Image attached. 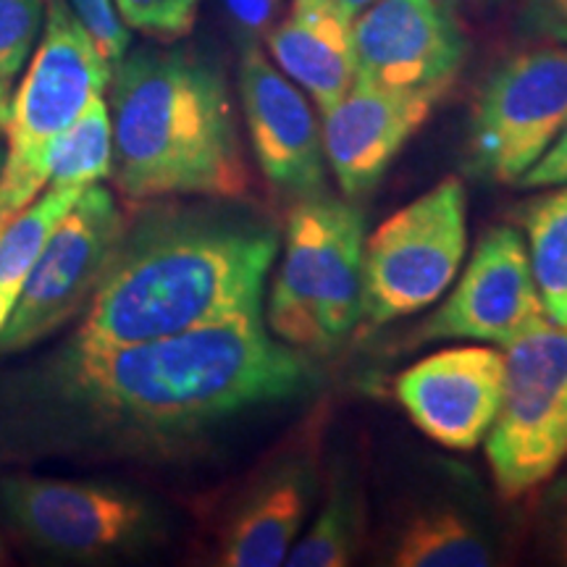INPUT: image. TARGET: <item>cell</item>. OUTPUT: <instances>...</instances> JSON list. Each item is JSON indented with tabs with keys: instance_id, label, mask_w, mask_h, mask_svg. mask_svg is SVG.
<instances>
[{
	"instance_id": "10",
	"label": "cell",
	"mask_w": 567,
	"mask_h": 567,
	"mask_svg": "<svg viewBox=\"0 0 567 567\" xmlns=\"http://www.w3.org/2000/svg\"><path fill=\"white\" fill-rule=\"evenodd\" d=\"M544 318L526 239L502 224L481 234L452 295L421 323L415 342L465 339L507 347Z\"/></svg>"
},
{
	"instance_id": "20",
	"label": "cell",
	"mask_w": 567,
	"mask_h": 567,
	"mask_svg": "<svg viewBox=\"0 0 567 567\" xmlns=\"http://www.w3.org/2000/svg\"><path fill=\"white\" fill-rule=\"evenodd\" d=\"M363 492L337 471L326 486V499L316 520L289 549V567H347L363 549Z\"/></svg>"
},
{
	"instance_id": "19",
	"label": "cell",
	"mask_w": 567,
	"mask_h": 567,
	"mask_svg": "<svg viewBox=\"0 0 567 567\" xmlns=\"http://www.w3.org/2000/svg\"><path fill=\"white\" fill-rule=\"evenodd\" d=\"M392 567H486L494 544L486 528L455 502H429L396 523L386 544Z\"/></svg>"
},
{
	"instance_id": "30",
	"label": "cell",
	"mask_w": 567,
	"mask_h": 567,
	"mask_svg": "<svg viewBox=\"0 0 567 567\" xmlns=\"http://www.w3.org/2000/svg\"><path fill=\"white\" fill-rule=\"evenodd\" d=\"M549 555L557 565H567V481L549 499L547 526H544Z\"/></svg>"
},
{
	"instance_id": "31",
	"label": "cell",
	"mask_w": 567,
	"mask_h": 567,
	"mask_svg": "<svg viewBox=\"0 0 567 567\" xmlns=\"http://www.w3.org/2000/svg\"><path fill=\"white\" fill-rule=\"evenodd\" d=\"M305 3H318V6H326V9L331 11H339L342 17L347 19H358L360 13H363L368 6L375 3V0H305Z\"/></svg>"
},
{
	"instance_id": "13",
	"label": "cell",
	"mask_w": 567,
	"mask_h": 567,
	"mask_svg": "<svg viewBox=\"0 0 567 567\" xmlns=\"http://www.w3.org/2000/svg\"><path fill=\"white\" fill-rule=\"evenodd\" d=\"M505 392V352L446 347L396 375L394 394L436 444L473 452L486 442Z\"/></svg>"
},
{
	"instance_id": "7",
	"label": "cell",
	"mask_w": 567,
	"mask_h": 567,
	"mask_svg": "<svg viewBox=\"0 0 567 567\" xmlns=\"http://www.w3.org/2000/svg\"><path fill=\"white\" fill-rule=\"evenodd\" d=\"M0 507L27 542L71 559L132 555L166 530L151 499L101 481L9 476L0 481Z\"/></svg>"
},
{
	"instance_id": "15",
	"label": "cell",
	"mask_w": 567,
	"mask_h": 567,
	"mask_svg": "<svg viewBox=\"0 0 567 567\" xmlns=\"http://www.w3.org/2000/svg\"><path fill=\"white\" fill-rule=\"evenodd\" d=\"M321 488L316 457L295 452L274 460L237 496L218 530L216 563L224 567H279L300 538Z\"/></svg>"
},
{
	"instance_id": "3",
	"label": "cell",
	"mask_w": 567,
	"mask_h": 567,
	"mask_svg": "<svg viewBox=\"0 0 567 567\" xmlns=\"http://www.w3.org/2000/svg\"><path fill=\"white\" fill-rule=\"evenodd\" d=\"M113 184L134 203L245 200L252 174L221 69L179 48H140L111 74Z\"/></svg>"
},
{
	"instance_id": "28",
	"label": "cell",
	"mask_w": 567,
	"mask_h": 567,
	"mask_svg": "<svg viewBox=\"0 0 567 567\" xmlns=\"http://www.w3.org/2000/svg\"><path fill=\"white\" fill-rule=\"evenodd\" d=\"M224 9L247 42H258L279 21L281 0H224Z\"/></svg>"
},
{
	"instance_id": "8",
	"label": "cell",
	"mask_w": 567,
	"mask_h": 567,
	"mask_svg": "<svg viewBox=\"0 0 567 567\" xmlns=\"http://www.w3.org/2000/svg\"><path fill=\"white\" fill-rule=\"evenodd\" d=\"M567 124V48L549 45L502 61L481 87L467 124L465 168L517 184Z\"/></svg>"
},
{
	"instance_id": "5",
	"label": "cell",
	"mask_w": 567,
	"mask_h": 567,
	"mask_svg": "<svg viewBox=\"0 0 567 567\" xmlns=\"http://www.w3.org/2000/svg\"><path fill=\"white\" fill-rule=\"evenodd\" d=\"M505 350V392L484 444L499 494L520 499L567 460V329L544 318Z\"/></svg>"
},
{
	"instance_id": "12",
	"label": "cell",
	"mask_w": 567,
	"mask_h": 567,
	"mask_svg": "<svg viewBox=\"0 0 567 567\" xmlns=\"http://www.w3.org/2000/svg\"><path fill=\"white\" fill-rule=\"evenodd\" d=\"M239 101L255 161L274 193L295 203L321 195L329 166L321 124L308 97L258 42H247L239 61Z\"/></svg>"
},
{
	"instance_id": "29",
	"label": "cell",
	"mask_w": 567,
	"mask_h": 567,
	"mask_svg": "<svg viewBox=\"0 0 567 567\" xmlns=\"http://www.w3.org/2000/svg\"><path fill=\"white\" fill-rule=\"evenodd\" d=\"M557 184H567V124L565 130L559 132V137L551 142L549 151L544 153L520 179H517L515 187L544 189L557 187Z\"/></svg>"
},
{
	"instance_id": "32",
	"label": "cell",
	"mask_w": 567,
	"mask_h": 567,
	"mask_svg": "<svg viewBox=\"0 0 567 567\" xmlns=\"http://www.w3.org/2000/svg\"><path fill=\"white\" fill-rule=\"evenodd\" d=\"M6 118H9V109H0V134L6 132Z\"/></svg>"
},
{
	"instance_id": "35",
	"label": "cell",
	"mask_w": 567,
	"mask_h": 567,
	"mask_svg": "<svg viewBox=\"0 0 567 567\" xmlns=\"http://www.w3.org/2000/svg\"><path fill=\"white\" fill-rule=\"evenodd\" d=\"M0 559H3V542H0Z\"/></svg>"
},
{
	"instance_id": "26",
	"label": "cell",
	"mask_w": 567,
	"mask_h": 567,
	"mask_svg": "<svg viewBox=\"0 0 567 567\" xmlns=\"http://www.w3.org/2000/svg\"><path fill=\"white\" fill-rule=\"evenodd\" d=\"M69 9L80 19L84 32L95 42L97 53L111 69L118 66L130 51V27L118 17L113 0H66Z\"/></svg>"
},
{
	"instance_id": "25",
	"label": "cell",
	"mask_w": 567,
	"mask_h": 567,
	"mask_svg": "<svg viewBox=\"0 0 567 567\" xmlns=\"http://www.w3.org/2000/svg\"><path fill=\"white\" fill-rule=\"evenodd\" d=\"M130 30L158 42H174L193 32L200 0H113Z\"/></svg>"
},
{
	"instance_id": "27",
	"label": "cell",
	"mask_w": 567,
	"mask_h": 567,
	"mask_svg": "<svg viewBox=\"0 0 567 567\" xmlns=\"http://www.w3.org/2000/svg\"><path fill=\"white\" fill-rule=\"evenodd\" d=\"M517 30L530 40L567 48V0H523Z\"/></svg>"
},
{
	"instance_id": "4",
	"label": "cell",
	"mask_w": 567,
	"mask_h": 567,
	"mask_svg": "<svg viewBox=\"0 0 567 567\" xmlns=\"http://www.w3.org/2000/svg\"><path fill=\"white\" fill-rule=\"evenodd\" d=\"M113 69L97 53L66 0H45V27L6 118L0 168V231L48 187V151L95 95Z\"/></svg>"
},
{
	"instance_id": "23",
	"label": "cell",
	"mask_w": 567,
	"mask_h": 567,
	"mask_svg": "<svg viewBox=\"0 0 567 567\" xmlns=\"http://www.w3.org/2000/svg\"><path fill=\"white\" fill-rule=\"evenodd\" d=\"M113 172V126L103 95L84 105L80 116L53 140L48 151V187L87 189Z\"/></svg>"
},
{
	"instance_id": "24",
	"label": "cell",
	"mask_w": 567,
	"mask_h": 567,
	"mask_svg": "<svg viewBox=\"0 0 567 567\" xmlns=\"http://www.w3.org/2000/svg\"><path fill=\"white\" fill-rule=\"evenodd\" d=\"M45 0H0V109H9L21 69L32 59Z\"/></svg>"
},
{
	"instance_id": "6",
	"label": "cell",
	"mask_w": 567,
	"mask_h": 567,
	"mask_svg": "<svg viewBox=\"0 0 567 567\" xmlns=\"http://www.w3.org/2000/svg\"><path fill=\"white\" fill-rule=\"evenodd\" d=\"M465 250V187L446 176L365 237L360 323L386 326L434 305L455 281Z\"/></svg>"
},
{
	"instance_id": "17",
	"label": "cell",
	"mask_w": 567,
	"mask_h": 567,
	"mask_svg": "<svg viewBox=\"0 0 567 567\" xmlns=\"http://www.w3.org/2000/svg\"><path fill=\"white\" fill-rule=\"evenodd\" d=\"M326 200L329 197L321 195L305 197L289 210L281 266L271 289V302H268L271 334L279 337L284 344L310 354L329 352L321 326H318Z\"/></svg>"
},
{
	"instance_id": "34",
	"label": "cell",
	"mask_w": 567,
	"mask_h": 567,
	"mask_svg": "<svg viewBox=\"0 0 567 567\" xmlns=\"http://www.w3.org/2000/svg\"><path fill=\"white\" fill-rule=\"evenodd\" d=\"M481 3H502V0H481Z\"/></svg>"
},
{
	"instance_id": "21",
	"label": "cell",
	"mask_w": 567,
	"mask_h": 567,
	"mask_svg": "<svg viewBox=\"0 0 567 567\" xmlns=\"http://www.w3.org/2000/svg\"><path fill=\"white\" fill-rule=\"evenodd\" d=\"M82 193L84 189L48 187L3 226L0 231V329L11 316L13 302L19 300L21 287L30 279L34 260L40 258L51 231Z\"/></svg>"
},
{
	"instance_id": "14",
	"label": "cell",
	"mask_w": 567,
	"mask_h": 567,
	"mask_svg": "<svg viewBox=\"0 0 567 567\" xmlns=\"http://www.w3.org/2000/svg\"><path fill=\"white\" fill-rule=\"evenodd\" d=\"M442 90H389L354 80L323 113V153L347 197L379 187L402 147L429 122Z\"/></svg>"
},
{
	"instance_id": "9",
	"label": "cell",
	"mask_w": 567,
	"mask_h": 567,
	"mask_svg": "<svg viewBox=\"0 0 567 567\" xmlns=\"http://www.w3.org/2000/svg\"><path fill=\"white\" fill-rule=\"evenodd\" d=\"M126 216L103 184L76 197L51 231L11 316L0 329V352L27 350L80 316L109 268Z\"/></svg>"
},
{
	"instance_id": "18",
	"label": "cell",
	"mask_w": 567,
	"mask_h": 567,
	"mask_svg": "<svg viewBox=\"0 0 567 567\" xmlns=\"http://www.w3.org/2000/svg\"><path fill=\"white\" fill-rule=\"evenodd\" d=\"M365 218L354 203L326 200L321 243L318 326L329 350L350 337L363 318Z\"/></svg>"
},
{
	"instance_id": "2",
	"label": "cell",
	"mask_w": 567,
	"mask_h": 567,
	"mask_svg": "<svg viewBox=\"0 0 567 567\" xmlns=\"http://www.w3.org/2000/svg\"><path fill=\"white\" fill-rule=\"evenodd\" d=\"M279 231L231 208H155L126 221L71 342L134 344L264 316Z\"/></svg>"
},
{
	"instance_id": "1",
	"label": "cell",
	"mask_w": 567,
	"mask_h": 567,
	"mask_svg": "<svg viewBox=\"0 0 567 567\" xmlns=\"http://www.w3.org/2000/svg\"><path fill=\"white\" fill-rule=\"evenodd\" d=\"M321 384L313 354L284 344L264 316L226 318L134 344H63L38 392L61 431L118 455H174Z\"/></svg>"
},
{
	"instance_id": "33",
	"label": "cell",
	"mask_w": 567,
	"mask_h": 567,
	"mask_svg": "<svg viewBox=\"0 0 567 567\" xmlns=\"http://www.w3.org/2000/svg\"><path fill=\"white\" fill-rule=\"evenodd\" d=\"M3 155H6V147H0V168H3Z\"/></svg>"
},
{
	"instance_id": "11",
	"label": "cell",
	"mask_w": 567,
	"mask_h": 567,
	"mask_svg": "<svg viewBox=\"0 0 567 567\" xmlns=\"http://www.w3.org/2000/svg\"><path fill=\"white\" fill-rule=\"evenodd\" d=\"M354 80L389 90H442L467 55L463 27L442 0H375L352 21Z\"/></svg>"
},
{
	"instance_id": "16",
	"label": "cell",
	"mask_w": 567,
	"mask_h": 567,
	"mask_svg": "<svg viewBox=\"0 0 567 567\" xmlns=\"http://www.w3.org/2000/svg\"><path fill=\"white\" fill-rule=\"evenodd\" d=\"M271 61L326 113L354 82L352 19L292 0V11L266 34Z\"/></svg>"
},
{
	"instance_id": "22",
	"label": "cell",
	"mask_w": 567,
	"mask_h": 567,
	"mask_svg": "<svg viewBox=\"0 0 567 567\" xmlns=\"http://www.w3.org/2000/svg\"><path fill=\"white\" fill-rule=\"evenodd\" d=\"M528 260L551 323L567 329V184L538 195L523 210Z\"/></svg>"
}]
</instances>
